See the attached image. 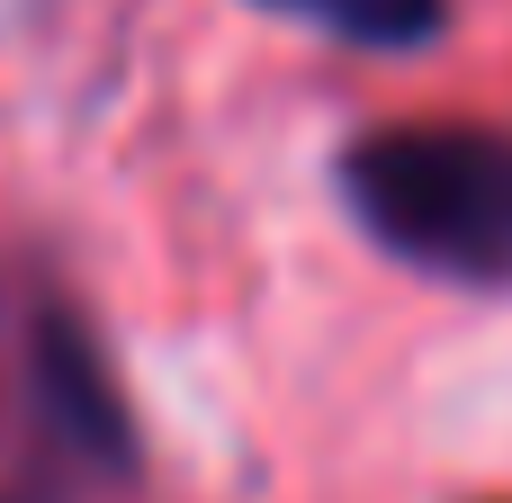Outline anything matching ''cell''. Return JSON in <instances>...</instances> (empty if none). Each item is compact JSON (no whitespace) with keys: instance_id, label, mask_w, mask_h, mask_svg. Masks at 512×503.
Masks as SVG:
<instances>
[{"instance_id":"obj_2","label":"cell","mask_w":512,"mask_h":503,"mask_svg":"<svg viewBox=\"0 0 512 503\" xmlns=\"http://www.w3.org/2000/svg\"><path fill=\"white\" fill-rule=\"evenodd\" d=\"M342 207L360 234L441 288H512V135L477 117H405L369 126L342 153Z\"/></svg>"},{"instance_id":"obj_1","label":"cell","mask_w":512,"mask_h":503,"mask_svg":"<svg viewBox=\"0 0 512 503\" xmlns=\"http://www.w3.org/2000/svg\"><path fill=\"white\" fill-rule=\"evenodd\" d=\"M144 441L90 306L18 270L0 279V503H135Z\"/></svg>"},{"instance_id":"obj_3","label":"cell","mask_w":512,"mask_h":503,"mask_svg":"<svg viewBox=\"0 0 512 503\" xmlns=\"http://www.w3.org/2000/svg\"><path fill=\"white\" fill-rule=\"evenodd\" d=\"M270 18H297L333 45H360V54H423L441 45L450 27V0H252Z\"/></svg>"}]
</instances>
